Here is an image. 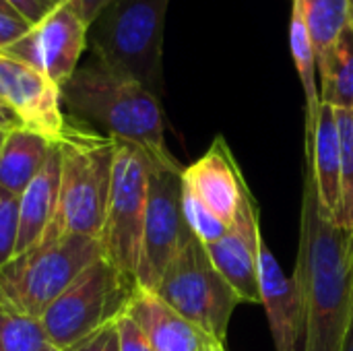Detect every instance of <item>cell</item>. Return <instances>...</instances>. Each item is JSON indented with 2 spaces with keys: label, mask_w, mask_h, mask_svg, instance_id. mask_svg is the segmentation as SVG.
I'll list each match as a JSON object with an SVG mask.
<instances>
[{
  "label": "cell",
  "mask_w": 353,
  "mask_h": 351,
  "mask_svg": "<svg viewBox=\"0 0 353 351\" xmlns=\"http://www.w3.org/2000/svg\"><path fill=\"white\" fill-rule=\"evenodd\" d=\"M321 103L335 110L353 108V27L347 25L337 37L331 54L319 68Z\"/></svg>",
  "instance_id": "cell-20"
},
{
  "label": "cell",
  "mask_w": 353,
  "mask_h": 351,
  "mask_svg": "<svg viewBox=\"0 0 353 351\" xmlns=\"http://www.w3.org/2000/svg\"><path fill=\"white\" fill-rule=\"evenodd\" d=\"M21 197L0 188V269L17 254Z\"/></svg>",
  "instance_id": "cell-24"
},
{
  "label": "cell",
  "mask_w": 353,
  "mask_h": 351,
  "mask_svg": "<svg viewBox=\"0 0 353 351\" xmlns=\"http://www.w3.org/2000/svg\"><path fill=\"white\" fill-rule=\"evenodd\" d=\"M153 294L217 343L225 341L230 319L240 304L238 294L215 269L207 246L192 232Z\"/></svg>",
  "instance_id": "cell-6"
},
{
  "label": "cell",
  "mask_w": 353,
  "mask_h": 351,
  "mask_svg": "<svg viewBox=\"0 0 353 351\" xmlns=\"http://www.w3.org/2000/svg\"><path fill=\"white\" fill-rule=\"evenodd\" d=\"M21 126V120L17 118V114L0 99V128L2 130H12V128H19Z\"/></svg>",
  "instance_id": "cell-30"
},
{
  "label": "cell",
  "mask_w": 353,
  "mask_h": 351,
  "mask_svg": "<svg viewBox=\"0 0 353 351\" xmlns=\"http://www.w3.org/2000/svg\"><path fill=\"white\" fill-rule=\"evenodd\" d=\"M306 163L312 170L323 209L333 217L341 199V141L335 120V108L321 103L310 145H306Z\"/></svg>",
  "instance_id": "cell-17"
},
{
  "label": "cell",
  "mask_w": 353,
  "mask_h": 351,
  "mask_svg": "<svg viewBox=\"0 0 353 351\" xmlns=\"http://www.w3.org/2000/svg\"><path fill=\"white\" fill-rule=\"evenodd\" d=\"M62 351H120V335H118V321L110 323L87 337L79 339L77 343L68 345Z\"/></svg>",
  "instance_id": "cell-25"
},
{
  "label": "cell",
  "mask_w": 353,
  "mask_h": 351,
  "mask_svg": "<svg viewBox=\"0 0 353 351\" xmlns=\"http://www.w3.org/2000/svg\"><path fill=\"white\" fill-rule=\"evenodd\" d=\"M294 277L304 302V351H341L353 312L352 234L341 230L323 209L308 163Z\"/></svg>",
  "instance_id": "cell-1"
},
{
  "label": "cell",
  "mask_w": 353,
  "mask_h": 351,
  "mask_svg": "<svg viewBox=\"0 0 353 351\" xmlns=\"http://www.w3.org/2000/svg\"><path fill=\"white\" fill-rule=\"evenodd\" d=\"M58 143L62 153L58 211L43 238L62 234L101 238L112 194L116 139L68 122Z\"/></svg>",
  "instance_id": "cell-3"
},
{
  "label": "cell",
  "mask_w": 353,
  "mask_h": 351,
  "mask_svg": "<svg viewBox=\"0 0 353 351\" xmlns=\"http://www.w3.org/2000/svg\"><path fill=\"white\" fill-rule=\"evenodd\" d=\"M56 143L25 126L8 130L0 147V188L21 197L46 166Z\"/></svg>",
  "instance_id": "cell-18"
},
{
  "label": "cell",
  "mask_w": 353,
  "mask_h": 351,
  "mask_svg": "<svg viewBox=\"0 0 353 351\" xmlns=\"http://www.w3.org/2000/svg\"><path fill=\"white\" fill-rule=\"evenodd\" d=\"M118 335H120V351H155L145 331L126 312L118 319Z\"/></svg>",
  "instance_id": "cell-26"
},
{
  "label": "cell",
  "mask_w": 353,
  "mask_h": 351,
  "mask_svg": "<svg viewBox=\"0 0 353 351\" xmlns=\"http://www.w3.org/2000/svg\"><path fill=\"white\" fill-rule=\"evenodd\" d=\"M0 8H10V6H8V4H6L4 0H0Z\"/></svg>",
  "instance_id": "cell-36"
},
{
  "label": "cell",
  "mask_w": 353,
  "mask_h": 351,
  "mask_svg": "<svg viewBox=\"0 0 353 351\" xmlns=\"http://www.w3.org/2000/svg\"><path fill=\"white\" fill-rule=\"evenodd\" d=\"M0 351H58L39 319L23 312L0 290Z\"/></svg>",
  "instance_id": "cell-22"
},
{
  "label": "cell",
  "mask_w": 353,
  "mask_h": 351,
  "mask_svg": "<svg viewBox=\"0 0 353 351\" xmlns=\"http://www.w3.org/2000/svg\"><path fill=\"white\" fill-rule=\"evenodd\" d=\"M6 134H8V130H2V128H0V147H2V143H4V139H6Z\"/></svg>",
  "instance_id": "cell-34"
},
{
  "label": "cell",
  "mask_w": 353,
  "mask_h": 351,
  "mask_svg": "<svg viewBox=\"0 0 353 351\" xmlns=\"http://www.w3.org/2000/svg\"><path fill=\"white\" fill-rule=\"evenodd\" d=\"M300 6L321 68L337 37L350 25V6L347 0H300Z\"/></svg>",
  "instance_id": "cell-21"
},
{
  "label": "cell",
  "mask_w": 353,
  "mask_h": 351,
  "mask_svg": "<svg viewBox=\"0 0 353 351\" xmlns=\"http://www.w3.org/2000/svg\"><path fill=\"white\" fill-rule=\"evenodd\" d=\"M352 248H353V236H352Z\"/></svg>",
  "instance_id": "cell-37"
},
{
  "label": "cell",
  "mask_w": 353,
  "mask_h": 351,
  "mask_svg": "<svg viewBox=\"0 0 353 351\" xmlns=\"http://www.w3.org/2000/svg\"><path fill=\"white\" fill-rule=\"evenodd\" d=\"M126 314L145 331L155 351H201L209 341H215L172 310L153 292L137 290Z\"/></svg>",
  "instance_id": "cell-15"
},
{
  "label": "cell",
  "mask_w": 353,
  "mask_h": 351,
  "mask_svg": "<svg viewBox=\"0 0 353 351\" xmlns=\"http://www.w3.org/2000/svg\"><path fill=\"white\" fill-rule=\"evenodd\" d=\"M182 170L178 161H151L149 166L147 213L137 267L139 290L155 292L168 265L190 232L182 211Z\"/></svg>",
  "instance_id": "cell-9"
},
{
  "label": "cell",
  "mask_w": 353,
  "mask_h": 351,
  "mask_svg": "<svg viewBox=\"0 0 353 351\" xmlns=\"http://www.w3.org/2000/svg\"><path fill=\"white\" fill-rule=\"evenodd\" d=\"M341 141V199L335 223L353 236V108L335 110Z\"/></svg>",
  "instance_id": "cell-23"
},
{
  "label": "cell",
  "mask_w": 353,
  "mask_h": 351,
  "mask_svg": "<svg viewBox=\"0 0 353 351\" xmlns=\"http://www.w3.org/2000/svg\"><path fill=\"white\" fill-rule=\"evenodd\" d=\"M60 99L77 124L141 147L153 163H174L163 134L159 97L145 85L93 58L60 87Z\"/></svg>",
  "instance_id": "cell-2"
},
{
  "label": "cell",
  "mask_w": 353,
  "mask_h": 351,
  "mask_svg": "<svg viewBox=\"0 0 353 351\" xmlns=\"http://www.w3.org/2000/svg\"><path fill=\"white\" fill-rule=\"evenodd\" d=\"M87 43L89 27L68 2H60L4 54L31 64L62 87L77 72Z\"/></svg>",
  "instance_id": "cell-10"
},
{
  "label": "cell",
  "mask_w": 353,
  "mask_h": 351,
  "mask_svg": "<svg viewBox=\"0 0 353 351\" xmlns=\"http://www.w3.org/2000/svg\"><path fill=\"white\" fill-rule=\"evenodd\" d=\"M259 283L261 302L267 310L273 343L277 351L304 350L306 319L304 302L296 277H288L267 242L261 240L259 250Z\"/></svg>",
  "instance_id": "cell-14"
},
{
  "label": "cell",
  "mask_w": 353,
  "mask_h": 351,
  "mask_svg": "<svg viewBox=\"0 0 353 351\" xmlns=\"http://www.w3.org/2000/svg\"><path fill=\"white\" fill-rule=\"evenodd\" d=\"M347 6H350V25L353 27V0H347Z\"/></svg>",
  "instance_id": "cell-33"
},
{
  "label": "cell",
  "mask_w": 353,
  "mask_h": 351,
  "mask_svg": "<svg viewBox=\"0 0 353 351\" xmlns=\"http://www.w3.org/2000/svg\"><path fill=\"white\" fill-rule=\"evenodd\" d=\"M261 240L263 234L259 221V205L246 184L228 234L213 244H205L215 269L232 285L240 302L263 304L259 283Z\"/></svg>",
  "instance_id": "cell-12"
},
{
  "label": "cell",
  "mask_w": 353,
  "mask_h": 351,
  "mask_svg": "<svg viewBox=\"0 0 353 351\" xmlns=\"http://www.w3.org/2000/svg\"><path fill=\"white\" fill-rule=\"evenodd\" d=\"M170 0H112L89 27L93 58L163 93V25Z\"/></svg>",
  "instance_id": "cell-4"
},
{
  "label": "cell",
  "mask_w": 353,
  "mask_h": 351,
  "mask_svg": "<svg viewBox=\"0 0 353 351\" xmlns=\"http://www.w3.org/2000/svg\"><path fill=\"white\" fill-rule=\"evenodd\" d=\"M182 186L219 221L232 225L246 180L221 134L201 159L182 170Z\"/></svg>",
  "instance_id": "cell-13"
},
{
  "label": "cell",
  "mask_w": 353,
  "mask_h": 351,
  "mask_svg": "<svg viewBox=\"0 0 353 351\" xmlns=\"http://www.w3.org/2000/svg\"><path fill=\"white\" fill-rule=\"evenodd\" d=\"M341 351H353V312L350 325H347V331H345V337H343V343H341Z\"/></svg>",
  "instance_id": "cell-31"
},
{
  "label": "cell",
  "mask_w": 353,
  "mask_h": 351,
  "mask_svg": "<svg viewBox=\"0 0 353 351\" xmlns=\"http://www.w3.org/2000/svg\"><path fill=\"white\" fill-rule=\"evenodd\" d=\"M290 46H292V56H294V64L304 89V97H306V145H310L312 141V132L316 126V118L321 112V89L316 83V72H319V64H316V54H314V46L304 21V12L300 6V0H292V21H290Z\"/></svg>",
  "instance_id": "cell-19"
},
{
  "label": "cell",
  "mask_w": 353,
  "mask_h": 351,
  "mask_svg": "<svg viewBox=\"0 0 353 351\" xmlns=\"http://www.w3.org/2000/svg\"><path fill=\"white\" fill-rule=\"evenodd\" d=\"M151 157L137 145L116 139V161L108 217L101 232L103 257L137 281L149 194Z\"/></svg>",
  "instance_id": "cell-8"
},
{
  "label": "cell",
  "mask_w": 353,
  "mask_h": 351,
  "mask_svg": "<svg viewBox=\"0 0 353 351\" xmlns=\"http://www.w3.org/2000/svg\"><path fill=\"white\" fill-rule=\"evenodd\" d=\"M139 290L137 281L118 271L105 257L87 267L41 314L43 331L58 351L89 333L116 323Z\"/></svg>",
  "instance_id": "cell-7"
},
{
  "label": "cell",
  "mask_w": 353,
  "mask_h": 351,
  "mask_svg": "<svg viewBox=\"0 0 353 351\" xmlns=\"http://www.w3.org/2000/svg\"><path fill=\"white\" fill-rule=\"evenodd\" d=\"M70 4V8L83 19V23L87 27L93 25V21L103 12V8L112 2V0H64Z\"/></svg>",
  "instance_id": "cell-29"
},
{
  "label": "cell",
  "mask_w": 353,
  "mask_h": 351,
  "mask_svg": "<svg viewBox=\"0 0 353 351\" xmlns=\"http://www.w3.org/2000/svg\"><path fill=\"white\" fill-rule=\"evenodd\" d=\"M60 163L62 153L60 143H56L41 172L21 194L17 254L27 252L29 248L39 244L56 217L60 194Z\"/></svg>",
  "instance_id": "cell-16"
},
{
  "label": "cell",
  "mask_w": 353,
  "mask_h": 351,
  "mask_svg": "<svg viewBox=\"0 0 353 351\" xmlns=\"http://www.w3.org/2000/svg\"><path fill=\"white\" fill-rule=\"evenodd\" d=\"M31 25L12 8H0V52L8 50L12 43H17Z\"/></svg>",
  "instance_id": "cell-27"
},
{
  "label": "cell",
  "mask_w": 353,
  "mask_h": 351,
  "mask_svg": "<svg viewBox=\"0 0 353 351\" xmlns=\"http://www.w3.org/2000/svg\"><path fill=\"white\" fill-rule=\"evenodd\" d=\"M201 351H225L223 350V343H217V341H209Z\"/></svg>",
  "instance_id": "cell-32"
},
{
  "label": "cell",
  "mask_w": 353,
  "mask_h": 351,
  "mask_svg": "<svg viewBox=\"0 0 353 351\" xmlns=\"http://www.w3.org/2000/svg\"><path fill=\"white\" fill-rule=\"evenodd\" d=\"M0 99L17 114L21 126L60 141L68 120L62 112L60 87L31 64L0 52Z\"/></svg>",
  "instance_id": "cell-11"
},
{
  "label": "cell",
  "mask_w": 353,
  "mask_h": 351,
  "mask_svg": "<svg viewBox=\"0 0 353 351\" xmlns=\"http://www.w3.org/2000/svg\"><path fill=\"white\" fill-rule=\"evenodd\" d=\"M12 10H17L29 25L39 23L52 8L54 4H50L48 0H4Z\"/></svg>",
  "instance_id": "cell-28"
},
{
  "label": "cell",
  "mask_w": 353,
  "mask_h": 351,
  "mask_svg": "<svg viewBox=\"0 0 353 351\" xmlns=\"http://www.w3.org/2000/svg\"><path fill=\"white\" fill-rule=\"evenodd\" d=\"M48 2H50V4H54V6H56V4H60V2H64V0H48Z\"/></svg>",
  "instance_id": "cell-35"
},
{
  "label": "cell",
  "mask_w": 353,
  "mask_h": 351,
  "mask_svg": "<svg viewBox=\"0 0 353 351\" xmlns=\"http://www.w3.org/2000/svg\"><path fill=\"white\" fill-rule=\"evenodd\" d=\"M101 257L99 238L50 236L0 269V290L23 312L41 319L48 306Z\"/></svg>",
  "instance_id": "cell-5"
}]
</instances>
